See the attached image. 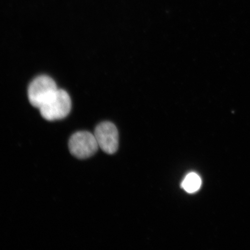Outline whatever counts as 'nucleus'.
I'll use <instances>...</instances> for the list:
<instances>
[{
    "label": "nucleus",
    "mask_w": 250,
    "mask_h": 250,
    "mask_svg": "<svg viewBox=\"0 0 250 250\" xmlns=\"http://www.w3.org/2000/svg\"><path fill=\"white\" fill-rule=\"evenodd\" d=\"M99 148L108 154L117 151L119 134L116 126L109 121L103 122L96 126L94 133Z\"/></svg>",
    "instance_id": "obj_4"
},
{
    "label": "nucleus",
    "mask_w": 250,
    "mask_h": 250,
    "mask_svg": "<svg viewBox=\"0 0 250 250\" xmlns=\"http://www.w3.org/2000/svg\"><path fill=\"white\" fill-rule=\"evenodd\" d=\"M39 109L42 118L47 121L62 120L71 111L70 97L64 90L58 89Z\"/></svg>",
    "instance_id": "obj_1"
},
{
    "label": "nucleus",
    "mask_w": 250,
    "mask_h": 250,
    "mask_svg": "<svg viewBox=\"0 0 250 250\" xmlns=\"http://www.w3.org/2000/svg\"><path fill=\"white\" fill-rule=\"evenodd\" d=\"M202 180L198 174L192 172L188 174L181 183V187L189 193H195L201 188Z\"/></svg>",
    "instance_id": "obj_5"
},
{
    "label": "nucleus",
    "mask_w": 250,
    "mask_h": 250,
    "mask_svg": "<svg viewBox=\"0 0 250 250\" xmlns=\"http://www.w3.org/2000/svg\"><path fill=\"white\" fill-rule=\"evenodd\" d=\"M68 148L72 155L78 159H85L95 154L99 146L94 134L80 131L71 136Z\"/></svg>",
    "instance_id": "obj_3"
},
{
    "label": "nucleus",
    "mask_w": 250,
    "mask_h": 250,
    "mask_svg": "<svg viewBox=\"0 0 250 250\" xmlns=\"http://www.w3.org/2000/svg\"><path fill=\"white\" fill-rule=\"evenodd\" d=\"M58 89L54 80L47 76L37 77L28 88V98L31 104L39 108Z\"/></svg>",
    "instance_id": "obj_2"
}]
</instances>
